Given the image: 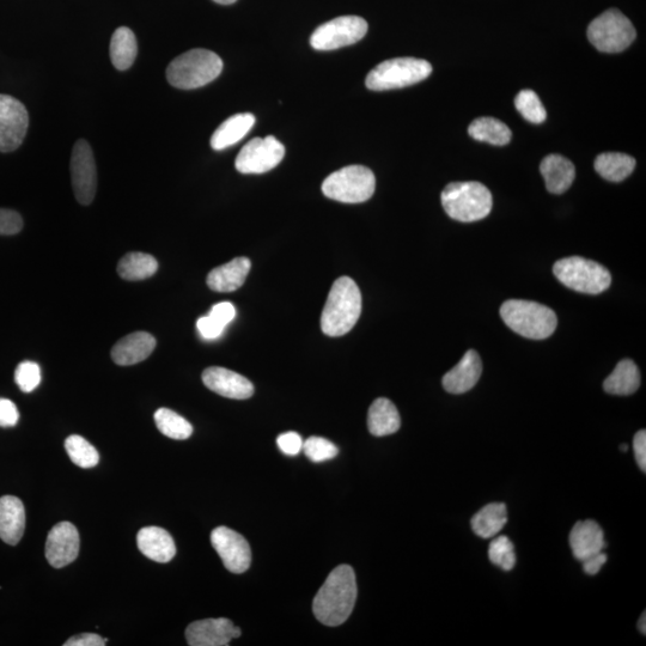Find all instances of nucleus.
Here are the masks:
<instances>
[{"instance_id": "nucleus-1", "label": "nucleus", "mask_w": 646, "mask_h": 646, "mask_svg": "<svg viewBox=\"0 0 646 646\" xmlns=\"http://www.w3.org/2000/svg\"><path fill=\"white\" fill-rule=\"evenodd\" d=\"M357 582L355 571L349 565H340L327 577L313 601V612L321 624H344L355 608Z\"/></svg>"}, {"instance_id": "nucleus-2", "label": "nucleus", "mask_w": 646, "mask_h": 646, "mask_svg": "<svg viewBox=\"0 0 646 646\" xmlns=\"http://www.w3.org/2000/svg\"><path fill=\"white\" fill-rule=\"evenodd\" d=\"M362 313V294L355 280L341 277L332 286L321 316L322 332L343 337L356 326Z\"/></svg>"}, {"instance_id": "nucleus-3", "label": "nucleus", "mask_w": 646, "mask_h": 646, "mask_svg": "<svg viewBox=\"0 0 646 646\" xmlns=\"http://www.w3.org/2000/svg\"><path fill=\"white\" fill-rule=\"evenodd\" d=\"M442 205L455 221L472 223L490 215L493 205L489 188L480 182H453L442 192Z\"/></svg>"}, {"instance_id": "nucleus-4", "label": "nucleus", "mask_w": 646, "mask_h": 646, "mask_svg": "<svg viewBox=\"0 0 646 646\" xmlns=\"http://www.w3.org/2000/svg\"><path fill=\"white\" fill-rule=\"evenodd\" d=\"M501 316L505 325L524 338L544 340L556 331V313L544 304L510 300L503 303Z\"/></svg>"}, {"instance_id": "nucleus-5", "label": "nucleus", "mask_w": 646, "mask_h": 646, "mask_svg": "<svg viewBox=\"0 0 646 646\" xmlns=\"http://www.w3.org/2000/svg\"><path fill=\"white\" fill-rule=\"evenodd\" d=\"M222 59L207 50H192L173 60L167 69L170 85L182 90L204 87L221 75Z\"/></svg>"}, {"instance_id": "nucleus-6", "label": "nucleus", "mask_w": 646, "mask_h": 646, "mask_svg": "<svg viewBox=\"0 0 646 646\" xmlns=\"http://www.w3.org/2000/svg\"><path fill=\"white\" fill-rule=\"evenodd\" d=\"M553 273L566 288L581 294L599 295L612 284L611 273L605 266L581 257L557 261Z\"/></svg>"}, {"instance_id": "nucleus-7", "label": "nucleus", "mask_w": 646, "mask_h": 646, "mask_svg": "<svg viewBox=\"0 0 646 646\" xmlns=\"http://www.w3.org/2000/svg\"><path fill=\"white\" fill-rule=\"evenodd\" d=\"M431 72L432 66L426 60L395 58L386 60L371 70L365 79V85L373 91L406 88L424 81Z\"/></svg>"}, {"instance_id": "nucleus-8", "label": "nucleus", "mask_w": 646, "mask_h": 646, "mask_svg": "<svg viewBox=\"0 0 646 646\" xmlns=\"http://www.w3.org/2000/svg\"><path fill=\"white\" fill-rule=\"evenodd\" d=\"M375 188L374 173L363 166L341 168L322 184V192L327 198L345 204L364 203L373 197Z\"/></svg>"}, {"instance_id": "nucleus-9", "label": "nucleus", "mask_w": 646, "mask_h": 646, "mask_svg": "<svg viewBox=\"0 0 646 646\" xmlns=\"http://www.w3.org/2000/svg\"><path fill=\"white\" fill-rule=\"evenodd\" d=\"M637 32L632 22L617 9H609L589 24L588 39L596 50L619 53L636 40Z\"/></svg>"}, {"instance_id": "nucleus-10", "label": "nucleus", "mask_w": 646, "mask_h": 646, "mask_svg": "<svg viewBox=\"0 0 646 646\" xmlns=\"http://www.w3.org/2000/svg\"><path fill=\"white\" fill-rule=\"evenodd\" d=\"M368 33V23L362 17L343 16L323 23L310 38L316 51H334L361 41Z\"/></svg>"}, {"instance_id": "nucleus-11", "label": "nucleus", "mask_w": 646, "mask_h": 646, "mask_svg": "<svg viewBox=\"0 0 646 646\" xmlns=\"http://www.w3.org/2000/svg\"><path fill=\"white\" fill-rule=\"evenodd\" d=\"M285 156V146L277 138H254L237 155L235 167L242 174H264L276 168Z\"/></svg>"}, {"instance_id": "nucleus-12", "label": "nucleus", "mask_w": 646, "mask_h": 646, "mask_svg": "<svg viewBox=\"0 0 646 646\" xmlns=\"http://www.w3.org/2000/svg\"><path fill=\"white\" fill-rule=\"evenodd\" d=\"M71 179L73 192L79 204L93 203L97 191L96 163L87 140L79 139L71 155Z\"/></svg>"}, {"instance_id": "nucleus-13", "label": "nucleus", "mask_w": 646, "mask_h": 646, "mask_svg": "<svg viewBox=\"0 0 646 646\" xmlns=\"http://www.w3.org/2000/svg\"><path fill=\"white\" fill-rule=\"evenodd\" d=\"M29 126V114L15 97L0 94V152L20 148Z\"/></svg>"}, {"instance_id": "nucleus-14", "label": "nucleus", "mask_w": 646, "mask_h": 646, "mask_svg": "<svg viewBox=\"0 0 646 646\" xmlns=\"http://www.w3.org/2000/svg\"><path fill=\"white\" fill-rule=\"evenodd\" d=\"M211 544L230 572L240 575L246 572L252 563V551L248 541L235 530L218 527L211 533Z\"/></svg>"}, {"instance_id": "nucleus-15", "label": "nucleus", "mask_w": 646, "mask_h": 646, "mask_svg": "<svg viewBox=\"0 0 646 646\" xmlns=\"http://www.w3.org/2000/svg\"><path fill=\"white\" fill-rule=\"evenodd\" d=\"M81 539L75 526L70 522L56 524L48 533L46 558L53 568L62 569L75 562L78 557Z\"/></svg>"}, {"instance_id": "nucleus-16", "label": "nucleus", "mask_w": 646, "mask_h": 646, "mask_svg": "<svg viewBox=\"0 0 646 646\" xmlns=\"http://www.w3.org/2000/svg\"><path fill=\"white\" fill-rule=\"evenodd\" d=\"M239 637V627L225 618L194 621L186 630L187 643L191 646H227Z\"/></svg>"}, {"instance_id": "nucleus-17", "label": "nucleus", "mask_w": 646, "mask_h": 646, "mask_svg": "<svg viewBox=\"0 0 646 646\" xmlns=\"http://www.w3.org/2000/svg\"><path fill=\"white\" fill-rule=\"evenodd\" d=\"M204 385L224 398L246 400L252 398L254 386L240 374L225 368L212 367L203 373Z\"/></svg>"}, {"instance_id": "nucleus-18", "label": "nucleus", "mask_w": 646, "mask_h": 646, "mask_svg": "<svg viewBox=\"0 0 646 646\" xmlns=\"http://www.w3.org/2000/svg\"><path fill=\"white\" fill-rule=\"evenodd\" d=\"M481 373H483V363L478 352L469 350L456 367L444 375L443 387L450 394L467 393L477 385Z\"/></svg>"}, {"instance_id": "nucleus-19", "label": "nucleus", "mask_w": 646, "mask_h": 646, "mask_svg": "<svg viewBox=\"0 0 646 646\" xmlns=\"http://www.w3.org/2000/svg\"><path fill=\"white\" fill-rule=\"evenodd\" d=\"M155 347L156 339L150 333L134 332L115 344L112 358L115 364L129 367L144 362L154 352Z\"/></svg>"}, {"instance_id": "nucleus-20", "label": "nucleus", "mask_w": 646, "mask_h": 646, "mask_svg": "<svg viewBox=\"0 0 646 646\" xmlns=\"http://www.w3.org/2000/svg\"><path fill=\"white\" fill-rule=\"evenodd\" d=\"M570 546L575 558L580 562L603 552L606 542L600 524L593 520L577 522L570 533Z\"/></svg>"}, {"instance_id": "nucleus-21", "label": "nucleus", "mask_w": 646, "mask_h": 646, "mask_svg": "<svg viewBox=\"0 0 646 646\" xmlns=\"http://www.w3.org/2000/svg\"><path fill=\"white\" fill-rule=\"evenodd\" d=\"M26 529V510L20 498H0V539L5 544L16 546Z\"/></svg>"}, {"instance_id": "nucleus-22", "label": "nucleus", "mask_w": 646, "mask_h": 646, "mask_svg": "<svg viewBox=\"0 0 646 646\" xmlns=\"http://www.w3.org/2000/svg\"><path fill=\"white\" fill-rule=\"evenodd\" d=\"M139 551L156 563L166 564L175 557L176 546L172 535L160 527H145L137 535Z\"/></svg>"}, {"instance_id": "nucleus-23", "label": "nucleus", "mask_w": 646, "mask_h": 646, "mask_svg": "<svg viewBox=\"0 0 646 646\" xmlns=\"http://www.w3.org/2000/svg\"><path fill=\"white\" fill-rule=\"evenodd\" d=\"M252 262L247 258H236L212 270L207 276V285L216 292H233L245 284Z\"/></svg>"}, {"instance_id": "nucleus-24", "label": "nucleus", "mask_w": 646, "mask_h": 646, "mask_svg": "<svg viewBox=\"0 0 646 646\" xmlns=\"http://www.w3.org/2000/svg\"><path fill=\"white\" fill-rule=\"evenodd\" d=\"M540 172L548 192L563 194L574 184L576 169L574 163L560 155H550L541 162Z\"/></svg>"}, {"instance_id": "nucleus-25", "label": "nucleus", "mask_w": 646, "mask_h": 646, "mask_svg": "<svg viewBox=\"0 0 646 646\" xmlns=\"http://www.w3.org/2000/svg\"><path fill=\"white\" fill-rule=\"evenodd\" d=\"M255 121L257 119L251 113L236 114L225 120L213 133L211 138L212 149L221 151L241 142L251 132Z\"/></svg>"}, {"instance_id": "nucleus-26", "label": "nucleus", "mask_w": 646, "mask_h": 646, "mask_svg": "<svg viewBox=\"0 0 646 646\" xmlns=\"http://www.w3.org/2000/svg\"><path fill=\"white\" fill-rule=\"evenodd\" d=\"M401 426L398 408L392 401L380 398L369 408L368 428L371 435L383 437L395 434Z\"/></svg>"}, {"instance_id": "nucleus-27", "label": "nucleus", "mask_w": 646, "mask_h": 646, "mask_svg": "<svg viewBox=\"0 0 646 646\" xmlns=\"http://www.w3.org/2000/svg\"><path fill=\"white\" fill-rule=\"evenodd\" d=\"M639 387H641V373L631 359L620 361L613 373L603 382V389L612 395L635 394Z\"/></svg>"}, {"instance_id": "nucleus-28", "label": "nucleus", "mask_w": 646, "mask_h": 646, "mask_svg": "<svg viewBox=\"0 0 646 646\" xmlns=\"http://www.w3.org/2000/svg\"><path fill=\"white\" fill-rule=\"evenodd\" d=\"M473 532L483 539L497 536L508 523L507 505L492 503L479 510L472 518Z\"/></svg>"}, {"instance_id": "nucleus-29", "label": "nucleus", "mask_w": 646, "mask_h": 646, "mask_svg": "<svg viewBox=\"0 0 646 646\" xmlns=\"http://www.w3.org/2000/svg\"><path fill=\"white\" fill-rule=\"evenodd\" d=\"M636 168L635 158L621 154V152H605L597 156L595 161L596 172L603 179L620 182L629 178Z\"/></svg>"}, {"instance_id": "nucleus-30", "label": "nucleus", "mask_w": 646, "mask_h": 646, "mask_svg": "<svg viewBox=\"0 0 646 646\" xmlns=\"http://www.w3.org/2000/svg\"><path fill=\"white\" fill-rule=\"evenodd\" d=\"M109 51H111V59L115 69L129 70L138 54L137 39L132 30L127 27L115 30Z\"/></svg>"}, {"instance_id": "nucleus-31", "label": "nucleus", "mask_w": 646, "mask_h": 646, "mask_svg": "<svg viewBox=\"0 0 646 646\" xmlns=\"http://www.w3.org/2000/svg\"><path fill=\"white\" fill-rule=\"evenodd\" d=\"M469 136L479 142L503 146L510 143L513 133L501 120L479 118L468 127Z\"/></svg>"}, {"instance_id": "nucleus-32", "label": "nucleus", "mask_w": 646, "mask_h": 646, "mask_svg": "<svg viewBox=\"0 0 646 646\" xmlns=\"http://www.w3.org/2000/svg\"><path fill=\"white\" fill-rule=\"evenodd\" d=\"M158 262L150 254L129 253L120 260L118 265L119 276L130 282L148 279L157 272Z\"/></svg>"}, {"instance_id": "nucleus-33", "label": "nucleus", "mask_w": 646, "mask_h": 646, "mask_svg": "<svg viewBox=\"0 0 646 646\" xmlns=\"http://www.w3.org/2000/svg\"><path fill=\"white\" fill-rule=\"evenodd\" d=\"M155 423L157 429L172 440L185 441L193 434V426L190 422L169 408H160L155 413Z\"/></svg>"}, {"instance_id": "nucleus-34", "label": "nucleus", "mask_w": 646, "mask_h": 646, "mask_svg": "<svg viewBox=\"0 0 646 646\" xmlns=\"http://www.w3.org/2000/svg\"><path fill=\"white\" fill-rule=\"evenodd\" d=\"M65 449L71 461L78 467L89 469L99 465V452L82 436L72 435L67 437Z\"/></svg>"}, {"instance_id": "nucleus-35", "label": "nucleus", "mask_w": 646, "mask_h": 646, "mask_svg": "<svg viewBox=\"0 0 646 646\" xmlns=\"http://www.w3.org/2000/svg\"><path fill=\"white\" fill-rule=\"evenodd\" d=\"M515 106L522 117L533 124H542L547 118V113L540 97L533 90H522L516 96Z\"/></svg>"}, {"instance_id": "nucleus-36", "label": "nucleus", "mask_w": 646, "mask_h": 646, "mask_svg": "<svg viewBox=\"0 0 646 646\" xmlns=\"http://www.w3.org/2000/svg\"><path fill=\"white\" fill-rule=\"evenodd\" d=\"M489 559L492 564L504 571H511L516 565V553L513 542L508 536H497L491 542L489 548Z\"/></svg>"}, {"instance_id": "nucleus-37", "label": "nucleus", "mask_w": 646, "mask_h": 646, "mask_svg": "<svg viewBox=\"0 0 646 646\" xmlns=\"http://www.w3.org/2000/svg\"><path fill=\"white\" fill-rule=\"evenodd\" d=\"M304 454L310 461L323 462L334 459L339 450L335 444L322 437H310L303 442Z\"/></svg>"}, {"instance_id": "nucleus-38", "label": "nucleus", "mask_w": 646, "mask_h": 646, "mask_svg": "<svg viewBox=\"0 0 646 646\" xmlns=\"http://www.w3.org/2000/svg\"><path fill=\"white\" fill-rule=\"evenodd\" d=\"M15 382L23 393H32L41 383V369L34 362H22L15 371Z\"/></svg>"}, {"instance_id": "nucleus-39", "label": "nucleus", "mask_w": 646, "mask_h": 646, "mask_svg": "<svg viewBox=\"0 0 646 646\" xmlns=\"http://www.w3.org/2000/svg\"><path fill=\"white\" fill-rule=\"evenodd\" d=\"M23 229V219L20 213L0 209V235H16Z\"/></svg>"}, {"instance_id": "nucleus-40", "label": "nucleus", "mask_w": 646, "mask_h": 646, "mask_svg": "<svg viewBox=\"0 0 646 646\" xmlns=\"http://www.w3.org/2000/svg\"><path fill=\"white\" fill-rule=\"evenodd\" d=\"M277 444L285 455L295 456L302 452L303 440L297 432H285L277 438Z\"/></svg>"}, {"instance_id": "nucleus-41", "label": "nucleus", "mask_w": 646, "mask_h": 646, "mask_svg": "<svg viewBox=\"0 0 646 646\" xmlns=\"http://www.w3.org/2000/svg\"><path fill=\"white\" fill-rule=\"evenodd\" d=\"M18 419H20V412L14 402L0 398V428H14Z\"/></svg>"}, {"instance_id": "nucleus-42", "label": "nucleus", "mask_w": 646, "mask_h": 646, "mask_svg": "<svg viewBox=\"0 0 646 646\" xmlns=\"http://www.w3.org/2000/svg\"><path fill=\"white\" fill-rule=\"evenodd\" d=\"M197 328L201 335L206 340H213L221 337L225 327L212 319L210 315L203 316L197 321Z\"/></svg>"}, {"instance_id": "nucleus-43", "label": "nucleus", "mask_w": 646, "mask_h": 646, "mask_svg": "<svg viewBox=\"0 0 646 646\" xmlns=\"http://www.w3.org/2000/svg\"><path fill=\"white\" fill-rule=\"evenodd\" d=\"M209 315L223 327H227L236 318V309L230 302L217 303L212 307Z\"/></svg>"}, {"instance_id": "nucleus-44", "label": "nucleus", "mask_w": 646, "mask_h": 646, "mask_svg": "<svg viewBox=\"0 0 646 646\" xmlns=\"http://www.w3.org/2000/svg\"><path fill=\"white\" fill-rule=\"evenodd\" d=\"M108 643L107 638H102L96 633H82L69 639L65 642V646H103Z\"/></svg>"}, {"instance_id": "nucleus-45", "label": "nucleus", "mask_w": 646, "mask_h": 646, "mask_svg": "<svg viewBox=\"0 0 646 646\" xmlns=\"http://www.w3.org/2000/svg\"><path fill=\"white\" fill-rule=\"evenodd\" d=\"M633 449L639 468L646 472V432L645 430L638 431L635 440H633Z\"/></svg>"}, {"instance_id": "nucleus-46", "label": "nucleus", "mask_w": 646, "mask_h": 646, "mask_svg": "<svg viewBox=\"0 0 646 646\" xmlns=\"http://www.w3.org/2000/svg\"><path fill=\"white\" fill-rule=\"evenodd\" d=\"M607 562V554L600 552L597 554H594V556L589 557L588 559H585L583 563V570L584 572H587L588 575L594 576L596 574H599L600 570L602 569V566L605 565Z\"/></svg>"}, {"instance_id": "nucleus-47", "label": "nucleus", "mask_w": 646, "mask_h": 646, "mask_svg": "<svg viewBox=\"0 0 646 646\" xmlns=\"http://www.w3.org/2000/svg\"><path fill=\"white\" fill-rule=\"evenodd\" d=\"M645 618H646V614L644 612L642 614L641 619H639V623H638V629H639V631H641L643 633V635H645V633H646V626H645L646 621H645Z\"/></svg>"}, {"instance_id": "nucleus-48", "label": "nucleus", "mask_w": 646, "mask_h": 646, "mask_svg": "<svg viewBox=\"0 0 646 646\" xmlns=\"http://www.w3.org/2000/svg\"><path fill=\"white\" fill-rule=\"evenodd\" d=\"M213 2H216L218 4L222 5H231L237 2V0H213Z\"/></svg>"}, {"instance_id": "nucleus-49", "label": "nucleus", "mask_w": 646, "mask_h": 646, "mask_svg": "<svg viewBox=\"0 0 646 646\" xmlns=\"http://www.w3.org/2000/svg\"><path fill=\"white\" fill-rule=\"evenodd\" d=\"M620 448L621 450H623V452H627V449H629V447H627L626 444H624V446H621Z\"/></svg>"}]
</instances>
